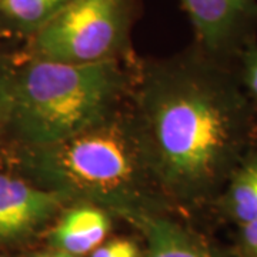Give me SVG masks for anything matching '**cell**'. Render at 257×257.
Returning <instances> with one entry per match:
<instances>
[{
  "instance_id": "5b68a950",
  "label": "cell",
  "mask_w": 257,
  "mask_h": 257,
  "mask_svg": "<svg viewBox=\"0 0 257 257\" xmlns=\"http://www.w3.org/2000/svg\"><path fill=\"white\" fill-rule=\"evenodd\" d=\"M189 15L196 46L219 62L236 64L241 52L257 42V2L180 0Z\"/></svg>"
},
{
  "instance_id": "4fadbf2b",
  "label": "cell",
  "mask_w": 257,
  "mask_h": 257,
  "mask_svg": "<svg viewBox=\"0 0 257 257\" xmlns=\"http://www.w3.org/2000/svg\"><path fill=\"white\" fill-rule=\"evenodd\" d=\"M12 73L0 66V130L8 128L10 114V87Z\"/></svg>"
},
{
  "instance_id": "30bf717a",
  "label": "cell",
  "mask_w": 257,
  "mask_h": 257,
  "mask_svg": "<svg viewBox=\"0 0 257 257\" xmlns=\"http://www.w3.org/2000/svg\"><path fill=\"white\" fill-rule=\"evenodd\" d=\"M72 0H0V32L29 40Z\"/></svg>"
},
{
  "instance_id": "7c38bea8",
  "label": "cell",
  "mask_w": 257,
  "mask_h": 257,
  "mask_svg": "<svg viewBox=\"0 0 257 257\" xmlns=\"http://www.w3.org/2000/svg\"><path fill=\"white\" fill-rule=\"evenodd\" d=\"M92 257H139V248L132 240L117 239L94 248Z\"/></svg>"
},
{
  "instance_id": "3957f363",
  "label": "cell",
  "mask_w": 257,
  "mask_h": 257,
  "mask_svg": "<svg viewBox=\"0 0 257 257\" xmlns=\"http://www.w3.org/2000/svg\"><path fill=\"white\" fill-rule=\"evenodd\" d=\"M132 59L66 63L29 57L12 73L8 128L23 149L52 145L99 124L130 99Z\"/></svg>"
},
{
  "instance_id": "6da1fadb",
  "label": "cell",
  "mask_w": 257,
  "mask_h": 257,
  "mask_svg": "<svg viewBox=\"0 0 257 257\" xmlns=\"http://www.w3.org/2000/svg\"><path fill=\"white\" fill-rule=\"evenodd\" d=\"M130 109L159 189L182 204L216 202L257 149V101L236 64L196 45L136 63Z\"/></svg>"
},
{
  "instance_id": "277c9868",
  "label": "cell",
  "mask_w": 257,
  "mask_h": 257,
  "mask_svg": "<svg viewBox=\"0 0 257 257\" xmlns=\"http://www.w3.org/2000/svg\"><path fill=\"white\" fill-rule=\"evenodd\" d=\"M140 0H72L28 40V56L66 63L132 59Z\"/></svg>"
},
{
  "instance_id": "8fae6325",
  "label": "cell",
  "mask_w": 257,
  "mask_h": 257,
  "mask_svg": "<svg viewBox=\"0 0 257 257\" xmlns=\"http://www.w3.org/2000/svg\"><path fill=\"white\" fill-rule=\"evenodd\" d=\"M236 67L244 90L257 101V42L248 45L241 52L236 62Z\"/></svg>"
},
{
  "instance_id": "ba28073f",
  "label": "cell",
  "mask_w": 257,
  "mask_h": 257,
  "mask_svg": "<svg viewBox=\"0 0 257 257\" xmlns=\"http://www.w3.org/2000/svg\"><path fill=\"white\" fill-rule=\"evenodd\" d=\"M110 230L107 211L90 203H79L66 211L52 231V243L59 251L82 256L99 247Z\"/></svg>"
},
{
  "instance_id": "9a60e30c",
  "label": "cell",
  "mask_w": 257,
  "mask_h": 257,
  "mask_svg": "<svg viewBox=\"0 0 257 257\" xmlns=\"http://www.w3.org/2000/svg\"><path fill=\"white\" fill-rule=\"evenodd\" d=\"M37 257H73L64 251H57V253H50V254H43V256H37Z\"/></svg>"
},
{
  "instance_id": "2e32d148",
  "label": "cell",
  "mask_w": 257,
  "mask_h": 257,
  "mask_svg": "<svg viewBox=\"0 0 257 257\" xmlns=\"http://www.w3.org/2000/svg\"><path fill=\"white\" fill-rule=\"evenodd\" d=\"M250 2H257V0H250Z\"/></svg>"
},
{
  "instance_id": "7a4b0ae2",
  "label": "cell",
  "mask_w": 257,
  "mask_h": 257,
  "mask_svg": "<svg viewBox=\"0 0 257 257\" xmlns=\"http://www.w3.org/2000/svg\"><path fill=\"white\" fill-rule=\"evenodd\" d=\"M28 180L133 219L155 209L162 194L140 140L130 99L99 124L52 145L23 149Z\"/></svg>"
},
{
  "instance_id": "8992f818",
  "label": "cell",
  "mask_w": 257,
  "mask_h": 257,
  "mask_svg": "<svg viewBox=\"0 0 257 257\" xmlns=\"http://www.w3.org/2000/svg\"><path fill=\"white\" fill-rule=\"evenodd\" d=\"M67 203L70 200L63 193L0 173V240L28 237Z\"/></svg>"
},
{
  "instance_id": "5bb4252c",
  "label": "cell",
  "mask_w": 257,
  "mask_h": 257,
  "mask_svg": "<svg viewBox=\"0 0 257 257\" xmlns=\"http://www.w3.org/2000/svg\"><path fill=\"white\" fill-rule=\"evenodd\" d=\"M239 241L243 257H257V219L240 226Z\"/></svg>"
},
{
  "instance_id": "9c48e42d",
  "label": "cell",
  "mask_w": 257,
  "mask_h": 257,
  "mask_svg": "<svg viewBox=\"0 0 257 257\" xmlns=\"http://www.w3.org/2000/svg\"><path fill=\"white\" fill-rule=\"evenodd\" d=\"M216 203L239 226L257 219V149L248 153L230 177Z\"/></svg>"
},
{
  "instance_id": "52a82bcc",
  "label": "cell",
  "mask_w": 257,
  "mask_h": 257,
  "mask_svg": "<svg viewBox=\"0 0 257 257\" xmlns=\"http://www.w3.org/2000/svg\"><path fill=\"white\" fill-rule=\"evenodd\" d=\"M132 221L146 237L145 257H227L202 234L160 213L139 214Z\"/></svg>"
}]
</instances>
